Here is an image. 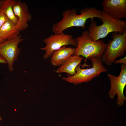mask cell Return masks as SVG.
I'll return each mask as SVG.
<instances>
[{
	"instance_id": "cell-1",
	"label": "cell",
	"mask_w": 126,
	"mask_h": 126,
	"mask_svg": "<svg viewBox=\"0 0 126 126\" xmlns=\"http://www.w3.org/2000/svg\"><path fill=\"white\" fill-rule=\"evenodd\" d=\"M102 10L94 7H86L80 11V14H77V11L74 9L67 10L62 13L63 17L61 21L54 23L52 26V30L55 34H59L68 28L74 27H81L84 29L86 20L94 18L100 19Z\"/></svg>"
},
{
	"instance_id": "cell-2",
	"label": "cell",
	"mask_w": 126,
	"mask_h": 126,
	"mask_svg": "<svg viewBox=\"0 0 126 126\" xmlns=\"http://www.w3.org/2000/svg\"><path fill=\"white\" fill-rule=\"evenodd\" d=\"M100 19L103 24L99 26L93 20H91L88 30L89 37L93 41L103 38L111 32L123 33L126 32V21L124 20L114 19L102 10Z\"/></svg>"
},
{
	"instance_id": "cell-3",
	"label": "cell",
	"mask_w": 126,
	"mask_h": 126,
	"mask_svg": "<svg viewBox=\"0 0 126 126\" xmlns=\"http://www.w3.org/2000/svg\"><path fill=\"white\" fill-rule=\"evenodd\" d=\"M77 43L74 55H80L90 60L101 59L106 49L107 43L101 40L92 41L89 37L88 30L83 32L81 35L75 38Z\"/></svg>"
},
{
	"instance_id": "cell-4",
	"label": "cell",
	"mask_w": 126,
	"mask_h": 126,
	"mask_svg": "<svg viewBox=\"0 0 126 126\" xmlns=\"http://www.w3.org/2000/svg\"><path fill=\"white\" fill-rule=\"evenodd\" d=\"M92 66L91 68L83 69L79 64L75 69L76 74L73 75H68L66 77L61 78L65 81L75 85L83 83H87L99 77L101 74L108 71L103 65L101 59L98 58L91 59Z\"/></svg>"
},
{
	"instance_id": "cell-5",
	"label": "cell",
	"mask_w": 126,
	"mask_h": 126,
	"mask_svg": "<svg viewBox=\"0 0 126 126\" xmlns=\"http://www.w3.org/2000/svg\"><path fill=\"white\" fill-rule=\"evenodd\" d=\"M111 38L101 58L102 63L108 66H111L116 58L123 56L126 50V32H113Z\"/></svg>"
},
{
	"instance_id": "cell-6",
	"label": "cell",
	"mask_w": 126,
	"mask_h": 126,
	"mask_svg": "<svg viewBox=\"0 0 126 126\" xmlns=\"http://www.w3.org/2000/svg\"><path fill=\"white\" fill-rule=\"evenodd\" d=\"M121 71L118 77L109 73L107 74L110 80L111 88L108 92L111 99L114 98L117 94V104L120 106L125 103L126 97L124 94V90L126 84V64H122Z\"/></svg>"
},
{
	"instance_id": "cell-7",
	"label": "cell",
	"mask_w": 126,
	"mask_h": 126,
	"mask_svg": "<svg viewBox=\"0 0 126 126\" xmlns=\"http://www.w3.org/2000/svg\"><path fill=\"white\" fill-rule=\"evenodd\" d=\"M46 44L43 47L39 48L42 50L46 52L43 58L46 59L51 57L53 52L63 46L72 45L77 46V43L75 38L71 35L65 34L63 32L59 34L51 35L43 40Z\"/></svg>"
},
{
	"instance_id": "cell-8",
	"label": "cell",
	"mask_w": 126,
	"mask_h": 126,
	"mask_svg": "<svg viewBox=\"0 0 126 126\" xmlns=\"http://www.w3.org/2000/svg\"><path fill=\"white\" fill-rule=\"evenodd\" d=\"M24 39L19 35L16 38L6 40L0 44V55L7 62L10 71H13L14 63L18 60L20 53L18 45Z\"/></svg>"
},
{
	"instance_id": "cell-9",
	"label": "cell",
	"mask_w": 126,
	"mask_h": 126,
	"mask_svg": "<svg viewBox=\"0 0 126 126\" xmlns=\"http://www.w3.org/2000/svg\"><path fill=\"white\" fill-rule=\"evenodd\" d=\"M102 10L117 20L126 18V0H104L101 3Z\"/></svg>"
},
{
	"instance_id": "cell-10",
	"label": "cell",
	"mask_w": 126,
	"mask_h": 126,
	"mask_svg": "<svg viewBox=\"0 0 126 126\" xmlns=\"http://www.w3.org/2000/svg\"><path fill=\"white\" fill-rule=\"evenodd\" d=\"M13 9L15 15L18 19V22L15 25L16 28L20 32L26 29L29 26L28 22H30L32 19L27 4L25 2L15 0Z\"/></svg>"
},
{
	"instance_id": "cell-11",
	"label": "cell",
	"mask_w": 126,
	"mask_h": 126,
	"mask_svg": "<svg viewBox=\"0 0 126 126\" xmlns=\"http://www.w3.org/2000/svg\"><path fill=\"white\" fill-rule=\"evenodd\" d=\"M75 48L66 47L63 46L53 53L51 60L52 65L54 66H60L71 55L74 54Z\"/></svg>"
},
{
	"instance_id": "cell-12",
	"label": "cell",
	"mask_w": 126,
	"mask_h": 126,
	"mask_svg": "<svg viewBox=\"0 0 126 126\" xmlns=\"http://www.w3.org/2000/svg\"><path fill=\"white\" fill-rule=\"evenodd\" d=\"M83 58V57L77 55L71 56L61 65L56 72L59 73H67L70 75H75L76 67L80 64Z\"/></svg>"
},
{
	"instance_id": "cell-13",
	"label": "cell",
	"mask_w": 126,
	"mask_h": 126,
	"mask_svg": "<svg viewBox=\"0 0 126 126\" xmlns=\"http://www.w3.org/2000/svg\"><path fill=\"white\" fill-rule=\"evenodd\" d=\"M15 25L8 19L0 29V37L6 40L18 37L19 35L20 31L16 29Z\"/></svg>"
},
{
	"instance_id": "cell-14",
	"label": "cell",
	"mask_w": 126,
	"mask_h": 126,
	"mask_svg": "<svg viewBox=\"0 0 126 126\" xmlns=\"http://www.w3.org/2000/svg\"><path fill=\"white\" fill-rule=\"evenodd\" d=\"M15 1V0H3L1 11L5 15L8 20L16 25L18 22V19L15 15L13 9V6Z\"/></svg>"
},
{
	"instance_id": "cell-15",
	"label": "cell",
	"mask_w": 126,
	"mask_h": 126,
	"mask_svg": "<svg viewBox=\"0 0 126 126\" xmlns=\"http://www.w3.org/2000/svg\"><path fill=\"white\" fill-rule=\"evenodd\" d=\"M8 19L5 15L1 11L0 12V29Z\"/></svg>"
},
{
	"instance_id": "cell-16",
	"label": "cell",
	"mask_w": 126,
	"mask_h": 126,
	"mask_svg": "<svg viewBox=\"0 0 126 126\" xmlns=\"http://www.w3.org/2000/svg\"><path fill=\"white\" fill-rule=\"evenodd\" d=\"M113 63L115 64L121 63L126 64V56L124 58H121L119 60H115Z\"/></svg>"
},
{
	"instance_id": "cell-17",
	"label": "cell",
	"mask_w": 126,
	"mask_h": 126,
	"mask_svg": "<svg viewBox=\"0 0 126 126\" xmlns=\"http://www.w3.org/2000/svg\"><path fill=\"white\" fill-rule=\"evenodd\" d=\"M7 63L6 60L4 59L0 55V63Z\"/></svg>"
},
{
	"instance_id": "cell-18",
	"label": "cell",
	"mask_w": 126,
	"mask_h": 126,
	"mask_svg": "<svg viewBox=\"0 0 126 126\" xmlns=\"http://www.w3.org/2000/svg\"><path fill=\"white\" fill-rule=\"evenodd\" d=\"M4 0H0V12L1 11V6Z\"/></svg>"
},
{
	"instance_id": "cell-19",
	"label": "cell",
	"mask_w": 126,
	"mask_h": 126,
	"mask_svg": "<svg viewBox=\"0 0 126 126\" xmlns=\"http://www.w3.org/2000/svg\"><path fill=\"white\" fill-rule=\"evenodd\" d=\"M5 40H4L3 39H2L0 37V44L3 42Z\"/></svg>"
},
{
	"instance_id": "cell-20",
	"label": "cell",
	"mask_w": 126,
	"mask_h": 126,
	"mask_svg": "<svg viewBox=\"0 0 126 126\" xmlns=\"http://www.w3.org/2000/svg\"><path fill=\"white\" fill-rule=\"evenodd\" d=\"M2 120V118L1 117V116H0V121H1Z\"/></svg>"
},
{
	"instance_id": "cell-21",
	"label": "cell",
	"mask_w": 126,
	"mask_h": 126,
	"mask_svg": "<svg viewBox=\"0 0 126 126\" xmlns=\"http://www.w3.org/2000/svg\"></svg>"
}]
</instances>
